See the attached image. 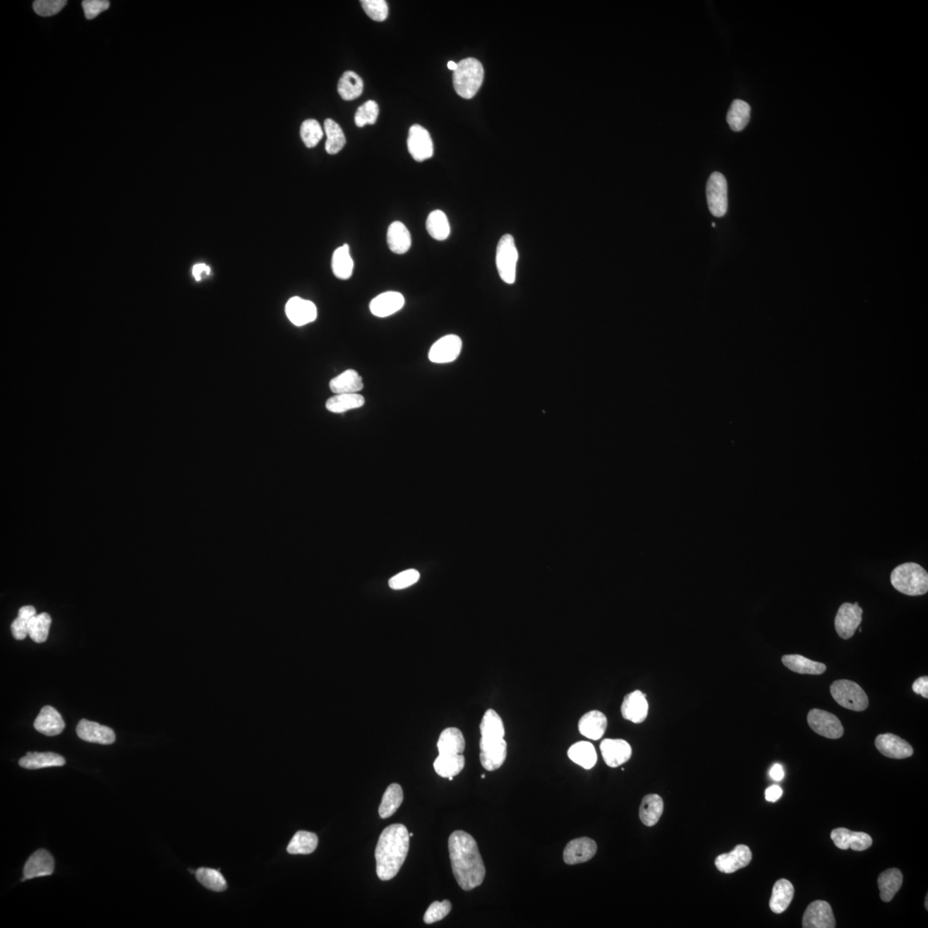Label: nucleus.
I'll return each instance as SVG.
<instances>
[{
	"instance_id": "473e14b6",
	"label": "nucleus",
	"mask_w": 928,
	"mask_h": 928,
	"mask_svg": "<svg viewBox=\"0 0 928 928\" xmlns=\"http://www.w3.org/2000/svg\"><path fill=\"white\" fill-rule=\"evenodd\" d=\"M568 757L574 764L584 769H591L597 764L598 756L593 745L581 741L572 745L567 752Z\"/></svg>"
},
{
	"instance_id": "aec40b11",
	"label": "nucleus",
	"mask_w": 928,
	"mask_h": 928,
	"mask_svg": "<svg viewBox=\"0 0 928 928\" xmlns=\"http://www.w3.org/2000/svg\"><path fill=\"white\" fill-rule=\"evenodd\" d=\"M54 870V860L53 856L45 849H39L27 860L25 866L23 867L22 881L39 878V876L52 875Z\"/></svg>"
},
{
	"instance_id": "69168bd1",
	"label": "nucleus",
	"mask_w": 928,
	"mask_h": 928,
	"mask_svg": "<svg viewBox=\"0 0 928 928\" xmlns=\"http://www.w3.org/2000/svg\"><path fill=\"white\" fill-rule=\"evenodd\" d=\"M409 836H410V837H413V836H414L413 833H410Z\"/></svg>"
},
{
	"instance_id": "79ce46f5",
	"label": "nucleus",
	"mask_w": 928,
	"mask_h": 928,
	"mask_svg": "<svg viewBox=\"0 0 928 928\" xmlns=\"http://www.w3.org/2000/svg\"><path fill=\"white\" fill-rule=\"evenodd\" d=\"M318 836L308 831H299L292 837L287 847V852L291 855H310L317 848Z\"/></svg>"
},
{
	"instance_id": "bb28decb",
	"label": "nucleus",
	"mask_w": 928,
	"mask_h": 928,
	"mask_svg": "<svg viewBox=\"0 0 928 928\" xmlns=\"http://www.w3.org/2000/svg\"><path fill=\"white\" fill-rule=\"evenodd\" d=\"M795 896V887L788 879H780L773 886L769 907L773 913L781 914L788 910Z\"/></svg>"
},
{
	"instance_id": "1a4fd4ad",
	"label": "nucleus",
	"mask_w": 928,
	"mask_h": 928,
	"mask_svg": "<svg viewBox=\"0 0 928 928\" xmlns=\"http://www.w3.org/2000/svg\"><path fill=\"white\" fill-rule=\"evenodd\" d=\"M863 610L858 603H845L840 605L835 619L837 634L843 639L854 637L862 622Z\"/></svg>"
},
{
	"instance_id": "680f3d73",
	"label": "nucleus",
	"mask_w": 928,
	"mask_h": 928,
	"mask_svg": "<svg viewBox=\"0 0 928 928\" xmlns=\"http://www.w3.org/2000/svg\"><path fill=\"white\" fill-rule=\"evenodd\" d=\"M448 68H449L450 70L455 71V70L457 68V63H456V62H454V61H449V62H448Z\"/></svg>"
},
{
	"instance_id": "bf43d9fd",
	"label": "nucleus",
	"mask_w": 928,
	"mask_h": 928,
	"mask_svg": "<svg viewBox=\"0 0 928 928\" xmlns=\"http://www.w3.org/2000/svg\"><path fill=\"white\" fill-rule=\"evenodd\" d=\"M783 789H781L779 785H771V787H769L765 791V799L767 800L769 802H776V801L783 796Z\"/></svg>"
},
{
	"instance_id": "603ef678",
	"label": "nucleus",
	"mask_w": 928,
	"mask_h": 928,
	"mask_svg": "<svg viewBox=\"0 0 928 928\" xmlns=\"http://www.w3.org/2000/svg\"><path fill=\"white\" fill-rule=\"evenodd\" d=\"M452 905L448 900L443 902H434L429 906L424 915L426 924H433L441 921L451 912Z\"/></svg>"
},
{
	"instance_id": "864d4df0",
	"label": "nucleus",
	"mask_w": 928,
	"mask_h": 928,
	"mask_svg": "<svg viewBox=\"0 0 928 928\" xmlns=\"http://www.w3.org/2000/svg\"><path fill=\"white\" fill-rule=\"evenodd\" d=\"M421 574L416 570H409L400 572L389 580V586L393 590H402L412 586L420 579Z\"/></svg>"
},
{
	"instance_id": "6ab92c4d",
	"label": "nucleus",
	"mask_w": 928,
	"mask_h": 928,
	"mask_svg": "<svg viewBox=\"0 0 928 928\" xmlns=\"http://www.w3.org/2000/svg\"><path fill=\"white\" fill-rule=\"evenodd\" d=\"M76 730L78 737L86 742L100 745H112L116 742L114 730L97 722L81 720Z\"/></svg>"
},
{
	"instance_id": "f257e3e1",
	"label": "nucleus",
	"mask_w": 928,
	"mask_h": 928,
	"mask_svg": "<svg viewBox=\"0 0 928 928\" xmlns=\"http://www.w3.org/2000/svg\"><path fill=\"white\" fill-rule=\"evenodd\" d=\"M452 872L464 891H472L483 883L486 868L476 840L463 831L450 836L448 843Z\"/></svg>"
},
{
	"instance_id": "9b49d317",
	"label": "nucleus",
	"mask_w": 928,
	"mask_h": 928,
	"mask_svg": "<svg viewBox=\"0 0 928 928\" xmlns=\"http://www.w3.org/2000/svg\"><path fill=\"white\" fill-rule=\"evenodd\" d=\"M408 149L410 155L417 162L431 159L433 155V143L428 130L420 125H413L409 128Z\"/></svg>"
},
{
	"instance_id": "4d7b16f0",
	"label": "nucleus",
	"mask_w": 928,
	"mask_h": 928,
	"mask_svg": "<svg viewBox=\"0 0 928 928\" xmlns=\"http://www.w3.org/2000/svg\"><path fill=\"white\" fill-rule=\"evenodd\" d=\"M912 688H913V691L915 694H921L922 697L927 699L928 698V677H922L918 679H916V680L914 682L913 687H912Z\"/></svg>"
},
{
	"instance_id": "ddd939ff",
	"label": "nucleus",
	"mask_w": 928,
	"mask_h": 928,
	"mask_svg": "<svg viewBox=\"0 0 928 928\" xmlns=\"http://www.w3.org/2000/svg\"><path fill=\"white\" fill-rule=\"evenodd\" d=\"M836 924L831 904L822 900L809 904L803 915L804 928H835Z\"/></svg>"
},
{
	"instance_id": "c756f323",
	"label": "nucleus",
	"mask_w": 928,
	"mask_h": 928,
	"mask_svg": "<svg viewBox=\"0 0 928 928\" xmlns=\"http://www.w3.org/2000/svg\"><path fill=\"white\" fill-rule=\"evenodd\" d=\"M331 392L339 394H355L364 388L362 378L354 370H347L330 382Z\"/></svg>"
},
{
	"instance_id": "b1692460",
	"label": "nucleus",
	"mask_w": 928,
	"mask_h": 928,
	"mask_svg": "<svg viewBox=\"0 0 928 928\" xmlns=\"http://www.w3.org/2000/svg\"><path fill=\"white\" fill-rule=\"evenodd\" d=\"M34 728L37 732L46 736L54 737L61 734L66 728L65 721L56 709L51 706L42 708L40 713L34 722Z\"/></svg>"
},
{
	"instance_id": "f8f14e48",
	"label": "nucleus",
	"mask_w": 928,
	"mask_h": 928,
	"mask_svg": "<svg viewBox=\"0 0 928 928\" xmlns=\"http://www.w3.org/2000/svg\"><path fill=\"white\" fill-rule=\"evenodd\" d=\"M462 339L456 335H448L438 339L430 349V361L436 364H447L456 361L461 354Z\"/></svg>"
},
{
	"instance_id": "c85d7f7f",
	"label": "nucleus",
	"mask_w": 928,
	"mask_h": 928,
	"mask_svg": "<svg viewBox=\"0 0 928 928\" xmlns=\"http://www.w3.org/2000/svg\"><path fill=\"white\" fill-rule=\"evenodd\" d=\"M65 764V758L53 752H29L19 760V765L27 769L61 767Z\"/></svg>"
},
{
	"instance_id": "58836bf2",
	"label": "nucleus",
	"mask_w": 928,
	"mask_h": 928,
	"mask_svg": "<svg viewBox=\"0 0 928 928\" xmlns=\"http://www.w3.org/2000/svg\"><path fill=\"white\" fill-rule=\"evenodd\" d=\"M365 402L364 397L358 393L339 394L327 401L326 409L331 413L342 414L349 410L361 408Z\"/></svg>"
},
{
	"instance_id": "f704fd0d",
	"label": "nucleus",
	"mask_w": 928,
	"mask_h": 928,
	"mask_svg": "<svg viewBox=\"0 0 928 928\" xmlns=\"http://www.w3.org/2000/svg\"><path fill=\"white\" fill-rule=\"evenodd\" d=\"M465 745L464 737L461 730L455 728H450L441 733L437 746L440 754H463Z\"/></svg>"
},
{
	"instance_id": "c9c22d12",
	"label": "nucleus",
	"mask_w": 928,
	"mask_h": 928,
	"mask_svg": "<svg viewBox=\"0 0 928 928\" xmlns=\"http://www.w3.org/2000/svg\"><path fill=\"white\" fill-rule=\"evenodd\" d=\"M337 89L343 100L353 101L361 96L364 82L356 73L347 71L339 78Z\"/></svg>"
},
{
	"instance_id": "37998d69",
	"label": "nucleus",
	"mask_w": 928,
	"mask_h": 928,
	"mask_svg": "<svg viewBox=\"0 0 928 928\" xmlns=\"http://www.w3.org/2000/svg\"><path fill=\"white\" fill-rule=\"evenodd\" d=\"M480 730L481 737L502 740L505 737L502 718L493 709H488L485 713L481 722Z\"/></svg>"
},
{
	"instance_id": "e2e57ef3",
	"label": "nucleus",
	"mask_w": 928,
	"mask_h": 928,
	"mask_svg": "<svg viewBox=\"0 0 928 928\" xmlns=\"http://www.w3.org/2000/svg\"><path fill=\"white\" fill-rule=\"evenodd\" d=\"M927 898H927H927H926V908H927Z\"/></svg>"
},
{
	"instance_id": "7c9ffc66",
	"label": "nucleus",
	"mask_w": 928,
	"mask_h": 928,
	"mask_svg": "<svg viewBox=\"0 0 928 928\" xmlns=\"http://www.w3.org/2000/svg\"><path fill=\"white\" fill-rule=\"evenodd\" d=\"M783 663L788 669L800 674L821 675L827 670L824 663L811 661L799 654L785 655Z\"/></svg>"
},
{
	"instance_id": "a211bd4d",
	"label": "nucleus",
	"mask_w": 928,
	"mask_h": 928,
	"mask_svg": "<svg viewBox=\"0 0 928 928\" xmlns=\"http://www.w3.org/2000/svg\"><path fill=\"white\" fill-rule=\"evenodd\" d=\"M752 860V852L749 848L746 845H738L728 854L718 855L716 860V866L718 871L730 874L747 867Z\"/></svg>"
},
{
	"instance_id": "dca6fc26",
	"label": "nucleus",
	"mask_w": 928,
	"mask_h": 928,
	"mask_svg": "<svg viewBox=\"0 0 928 928\" xmlns=\"http://www.w3.org/2000/svg\"><path fill=\"white\" fill-rule=\"evenodd\" d=\"M598 851L595 840L581 837L568 843L563 852L564 862L567 864L584 863L591 860Z\"/></svg>"
},
{
	"instance_id": "2eb2a0df",
	"label": "nucleus",
	"mask_w": 928,
	"mask_h": 928,
	"mask_svg": "<svg viewBox=\"0 0 928 928\" xmlns=\"http://www.w3.org/2000/svg\"><path fill=\"white\" fill-rule=\"evenodd\" d=\"M831 837L836 846L843 850L851 848L852 850L862 852L872 845V837L867 833L854 832L846 828H835Z\"/></svg>"
},
{
	"instance_id": "7ed1b4c3",
	"label": "nucleus",
	"mask_w": 928,
	"mask_h": 928,
	"mask_svg": "<svg viewBox=\"0 0 928 928\" xmlns=\"http://www.w3.org/2000/svg\"><path fill=\"white\" fill-rule=\"evenodd\" d=\"M891 581L895 589L903 594L915 597L927 593V572L916 563H904L896 567L891 572Z\"/></svg>"
},
{
	"instance_id": "13d9d810",
	"label": "nucleus",
	"mask_w": 928,
	"mask_h": 928,
	"mask_svg": "<svg viewBox=\"0 0 928 928\" xmlns=\"http://www.w3.org/2000/svg\"><path fill=\"white\" fill-rule=\"evenodd\" d=\"M210 272L211 268L206 265V264H196V265L193 267V275L197 282H200V280L203 278L207 277V276L210 275Z\"/></svg>"
},
{
	"instance_id": "393cba45",
	"label": "nucleus",
	"mask_w": 928,
	"mask_h": 928,
	"mask_svg": "<svg viewBox=\"0 0 928 928\" xmlns=\"http://www.w3.org/2000/svg\"><path fill=\"white\" fill-rule=\"evenodd\" d=\"M607 717L598 710L584 714L579 722V730L583 736L592 740L601 738L607 729Z\"/></svg>"
},
{
	"instance_id": "0eeeda50",
	"label": "nucleus",
	"mask_w": 928,
	"mask_h": 928,
	"mask_svg": "<svg viewBox=\"0 0 928 928\" xmlns=\"http://www.w3.org/2000/svg\"><path fill=\"white\" fill-rule=\"evenodd\" d=\"M706 192L711 213L717 218L725 216L728 209V188L725 177L720 172H713L706 183Z\"/></svg>"
},
{
	"instance_id": "4468645a",
	"label": "nucleus",
	"mask_w": 928,
	"mask_h": 928,
	"mask_svg": "<svg viewBox=\"0 0 928 928\" xmlns=\"http://www.w3.org/2000/svg\"><path fill=\"white\" fill-rule=\"evenodd\" d=\"M876 748L884 757L892 759H904L913 756L914 749L908 742L894 734H881L876 737Z\"/></svg>"
},
{
	"instance_id": "49530a36",
	"label": "nucleus",
	"mask_w": 928,
	"mask_h": 928,
	"mask_svg": "<svg viewBox=\"0 0 928 928\" xmlns=\"http://www.w3.org/2000/svg\"><path fill=\"white\" fill-rule=\"evenodd\" d=\"M197 880L208 890L221 892L227 890V880L218 870L211 868H200L195 872Z\"/></svg>"
},
{
	"instance_id": "9d476101",
	"label": "nucleus",
	"mask_w": 928,
	"mask_h": 928,
	"mask_svg": "<svg viewBox=\"0 0 928 928\" xmlns=\"http://www.w3.org/2000/svg\"><path fill=\"white\" fill-rule=\"evenodd\" d=\"M480 760L483 767L488 771L499 769L505 763L507 756V744L502 740L481 737Z\"/></svg>"
},
{
	"instance_id": "a878e982",
	"label": "nucleus",
	"mask_w": 928,
	"mask_h": 928,
	"mask_svg": "<svg viewBox=\"0 0 928 928\" xmlns=\"http://www.w3.org/2000/svg\"><path fill=\"white\" fill-rule=\"evenodd\" d=\"M387 243L390 250L394 254L404 255L409 251L412 244L411 235L409 229L400 221L390 224L387 232Z\"/></svg>"
},
{
	"instance_id": "09e8293b",
	"label": "nucleus",
	"mask_w": 928,
	"mask_h": 928,
	"mask_svg": "<svg viewBox=\"0 0 928 928\" xmlns=\"http://www.w3.org/2000/svg\"><path fill=\"white\" fill-rule=\"evenodd\" d=\"M300 135L306 147L313 148L323 139V132L317 120L309 119L303 122L300 128Z\"/></svg>"
},
{
	"instance_id": "338daca9",
	"label": "nucleus",
	"mask_w": 928,
	"mask_h": 928,
	"mask_svg": "<svg viewBox=\"0 0 928 928\" xmlns=\"http://www.w3.org/2000/svg\"><path fill=\"white\" fill-rule=\"evenodd\" d=\"M485 777H486L485 775L481 776V778H483V779H484Z\"/></svg>"
},
{
	"instance_id": "f3484780",
	"label": "nucleus",
	"mask_w": 928,
	"mask_h": 928,
	"mask_svg": "<svg viewBox=\"0 0 928 928\" xmlns=\"http://www.w3.org/2000/svg\"><path fill=\"white\" fill-rule=\"evenodd\" d=\"M286 314L294 325L300 327L314 322L318 317V310L315 303L309 300L294 297L287 303Z\"/></svg>"
},
{
	"instance_id": "ea45409f",
	"label": "nucleus",
	"mask_w": 928,
	"mask_h": 928,
	"mask_svg": "<svg viewBox=\"0 0 928 928\" xmlns=\"http://www.w3.org/2000/svg\"><path fill=\"white\" fill-rule=\"evenodd\" d=\"M750 106L748 102L736 100L730 105L726 121L734 132H740L746 128L750 120Z\"/></svg>"
},
{
	"instance_id": "c03bdc74",
	"label": "nucleus",
	"mask_w": 928,
	"mask_h": 928,
	"mask_svg": "<svg viewBox=\"0 0 928 928\" xmlns=\"http://www.w3.org/2000/svg\"><path fill=\"white\" fill-rule=\"evenodd\" d=\"M325 129L327 135L326 152L330 155H335V154L341 152L344 147L346 145L345 134L337 122L332 119L325 120Z\"/></svg>"
},
{
	"instance_id": "3c124183",
	"label": "nucleus",
	"mask_w": 928,
	"mask_h": 928,
	"mask_svg": "<svg viewBox=\"0 0 928 928\" xmlns=\"http://www.w3.org/2000/svg\"><path fill=\"white\" fill-rule=\"evenodd\" d=\"M361 5L367 16L374 21H385L389 14V8L385 0H362Z\"/></svg>"
},
{
	"instance_id": "72a5a7b5",
	"label": "nucleus",
	"mask_w": 928,
	"mask_h": 928,
	"mask_svg": "<svg viewBox=\"0 0 928 928\" xmlns=\"http://www.w3.org/2000/svg\"><path fill=\"white\" fill-rule=\"evenodd\" d=\"M663 812V801L658 795L644 797L639 807V819L646 826H654L661 819Z\"/></svg>"
},
{
	"instance_id": "20e7f679",
	"label": "nucleus",
	"mask_w": 928,
	"mask_h": 928,
	"mask_svg": "<svg viewBox=\"0 0 928 928\" xmlns=\"http://www.w3.org/2000/svg\"><path fill=\"white\" fill-rule=\"evenodd\" d=\"M484 69L475 58H467L457 63L453 73V85L456 92L464 100H471L483 85Z\"/></svg>"
},
{
	"instance_id": "a19ab883",
	"label": "nucleus",
	"mask_w": 928,
	"mask_h": 928,
	"mask_svg": "<svg viewBox=\"0 0 928 928\" xmlns=\"http://www.w3.org/2000/svg\"><path fill=\"white\" fill-rule=\"evenodd\" d=\"M426 230L433 239L445 241L451 233L449 220L445 213L441 210L433 211L426 219Z\"/></svg>"
},
{
	"instance_id": "423d86ee",
	"label": "nucleus",
	"mask_w": 928,
	"mask_h": 928,
	"mask_svg": "<svg viewBox=\"0 0 928 928\" xmlns=\"http://www.w3.org/2000/svg\"><path fill=\"white\" fill-rule=\"evenodd\" d=\"M519 260L515 241L510 234H505L498 243L496 265L500 277L507 284L515 282L517 263Z\"/></svg>"
},
{
	"instance_id": "cd10ccee",
	"label": "nucleus",
	"mask_w": 928,
	"mask_h": 928,
	"mask_svg": "<svg viewBox=\"0 0 928 928\" xmlns=\"http://www.w3.org/2000/svg\"><path fill=\"white\" fill-rule=\"evenodd\" d=\"M903 876L898 868L888 869L879 875L878 886L882 901L891 902L903 886Z\"/></svg>"
},
{
	"instance_id": "052dcab7",
	"label": "nucleus",
	"mask_w": 928,
	"mask_h": 928,
	"mask_svg": "<svg viewBox=\"0 0 928 928\" xmlns=\"http://www.w3.org/2000/svg\"><path fill=\"white\" fill-rule=\"evenodd\" d=\"M769 776L773 781H781L785 776L784 769L781 764H775L769 771Z\"/></svg>"
},
{
	"instance_id": "a18cd8bd",
	"label": "nucleus",
	"mask_w": 928,
	"mask_h": 928,
	"mask_svg": "<svg viewBox=\"0 0 928 928\" xmlns=\"http://www.w3.org/2000/svg\"><path fill=\"white\" fill-rule=\"evenodd\" d=\"M52 618L49 614L35 615L29 622V637L35 643L45 642L49 638Z\"/></svg>"
},
{
	"instance_id": "2f4dec72",
	"label": "nucleus",
	"mask_w": 928,
	"mask_h": 928,
	"mask_svg": "<svg viewBox=\"0 0 928 928\" xmlns=\"http://www.w3.org/2000/svg\"><path fill=\"white\" fill-rule=\"evenodd\" d=\"M464 765L463 754H440L434 761L433 767L438 776L449 778L459 775Z\"/></svg>"
},
{
	"instance_id": "0e129e2a",
	"label": "nucleus",
	"mask_w": 928,
	"mask_h": 928,
	"mask_svg": "<svg viewBox=\"0 0 928 928\" xmlns=\"http://www.w3.org/2000/svg\"><path fill=\"white\" fill-rule=\"evenodd\" d=\"M448 779H449L450 781H452V780H453V777H449Z\"/></svg>"
},
{
	"instance_id": "5701e85b",
	"label": "nucleus",
	"mask_w": 928,
	"mask_h": 928,
	"mask_svg": "<svg viewBox=\"0 0 928 928\" xmlns=\"http://www.w3.org/2000/svg\"><path fill=\"white\" fill-rule=\"evenodd\" d=\"M405 299L400 292L385 291L377 296L370 303V311L375 317H390L404 306Z\"/></svg>"
},
{
	"instance_id": "8fccbe9b",
	"label": "nucleus",
	"mask_w": 928,
	"mask_h": 928,
	"mask_svg": "<svg viewBox=\"0 0 928 928\" xmlns=\"http://www.w3.org/2000/svg\"><path fill=\"white\" fill-rule=\"evenodd\" d=\"M379 113L378 105L376 102L369 100L364 104L359 107L356 114H355L354 121L358 128H363L367 124L373 125L376 123Z\"/></svg>"
},
{
	"instance_id": "412c9836",
	"label": "nucleus",
	"mask_w": 928,
	"mask_h": 928,
	"mask_svg": "<svg viewBox=\"0 0 928 928\" xmlns=\"http://www.w3.org/2000/svg\"><path fill=\"white\" fill-rule=\"evenodd\" d=\"M600 750L604 761L610 768H617L627 763L632 756L630 745L622 740H604L600 745Z\"/></svg>"
},
{
	"instance_id": "de8ad7c7",
	"label": "nucleus",
	"mask_w": 928,
	"mask_h": 928,
	"mask_svg": "<svg viewBox=\"0 0 928 928\" xmlns=\"http://www.w3.org/2000/svg\"><path fill=\"white\" fill-rule=\"evenodd\" d=\"M37 615V610L31 605L23 606L18 611V617L11 623V630L17 641H23L29 635V622Z\"/></svg>"
},
{
	"instance_id": "4be33fe9",
	"label": "nucleus",
	"mask_w": 928,
	"mask_h": 928,
	"mask_svg": "<svg viewBox=\"0 0 928 928\" xmlns=\"http://www.w3.org/2000/svg\"><path fill=\"white\" fill-rule=\"evenodd\" d=\"M649 705L646 694L639 690L627 694L621 708L622 717L635 724L645 721L649 714Z\"/></svg>"
},
{
	"instance_id": "5fc2aeb1",
	"label": "nucleus",
	"mask_w": 928,
	"mask_h": 928,
	"mask_svg": "<svg viewBox=\"0 0 928 928\" xmlns=\"http://www.w3.org/2000/svg\"><path fill=\"white\" fill-rule=\"evenodd\" d=\"M65 0H37L33 4L35 13L42 17H51L56 15L66 5Z\"/></svg>"
},
{
	"instance_id": "e433bc0d",
	"label": "nucleus",
	"mask_w": 928,
	"mask_h": 928,
	"mask_svg": "<svg viewBox=\"0 0 928 928\" xmlns=\"http://www.w3.org/2000/svg\"><path fill=\"white\" fill-rule=\"evenodd\" d=\"M332 270L339 279H349L353 275L354 260L351 258L350 248L347 244L339 247L332 256Z\"/></svg>"
},
{
	"instance_id": "4c0bfd02",
	"label": "nucleus",
	"mask_w": 928,
	"mask_h": 928,
	"mask_svg": "<svg viewBox=\"0 0 928 928\" xmlns=\"http://www.w3.org/2000/svg\"><path fill=\"white\" fill-rule=\"evenodd\" d=\"M404 799V791H402L400 785L394 783L389 785L384 796H382V802L379 805L378 812L381 819H388V817L394 815L399 807H401Z\"/></svg>"
},
{
	"instance_id": "6e6d98bb",
	"label": "nucleus",
	"mask_w": 928,
	"mask_h": 928,
	"mask_svg": "<svg viewBox=\"0 0 928 928\" xmlns=\"http://www.w3.org/2000/svg\"><path fill=\"white\" fill-rule=\"evenodd\" d=\"M82 6L84 8L85 18L90 20V19L97 18L98 15L108 10L110 3L107 0H85L83 2Z\"/></svg>"
},
{
	"instance_id": "6e6552de",
	"label": "nucleus",
	"mask_w": 928,
	"mask_h": 928,
	"mask_svg": "<svg viewBox=\"0 0 928 928\" xmlns=\"http://www.w3.org/2000/svg\"><path fill=\"white\" fill-rule=\"evenodd\" d=\"M807 722L814 732L819 735L838 740L844 733L842 722L834 714L821 709H812L807 716Z\"/></svg>"
},
{
	"instance_id": "39448f33",
	"label": "nucleus",
	"mask_w": 928,
	"mask_h": 928,
	"mask_svg": "<svg viewBox=\"0 0 928 928\" xmlns=\"http://www.w3.org/2000/svg\"><path fill=\"white\" fill-rule=\"evenodd\" d=\"M831 693L840 706L855 712H862L868 708L869 700L866 692L858 683L849 680H838L832 683Z\"/></svg>"
},
{
	"instance_id": "f03ea898",
	"label": "nucleus",
	"mask_w": 928,
	"mask_h": 928,
	"mask_svg": "<svg viewBox=\"0 0 928 928\" xmlns=\"http://www.w3.org/2000/svg\"><path fill=\"white\" fill-rule=\"evenodd\" d=\"M409 833L404 824H394L384 829L375 851L377 874L382 881L396 876L409 850Z\"/></svg>"
}]
</instances>
